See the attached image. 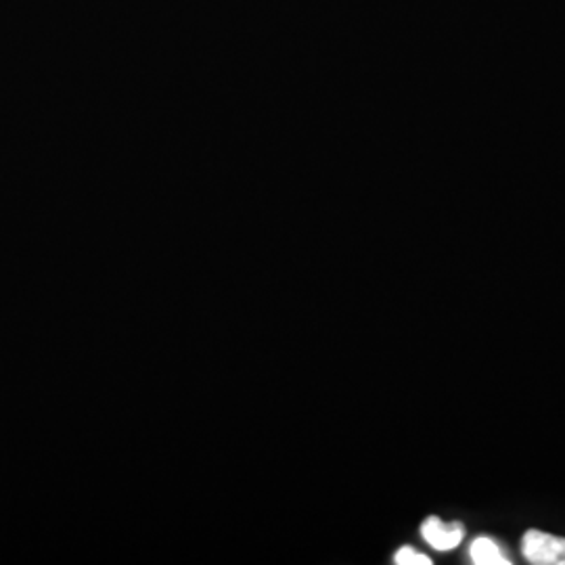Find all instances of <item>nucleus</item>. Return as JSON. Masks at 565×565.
Masks as SVG:
<instances>
[{
    "label": "nucleus",
    "mask_w": 565,
    "mask_h": 565,
    "mask_svg": "<svg viewBox=\"0 0 565 565\" xmlns=\"http://www.w3.org/2000/svg\"><path fill=\"white\" fill-rule=\"evenodd\" d=\"M524 557L534 565H565V539L530 530L524 536Z\"/></svg>",
    "instance_id": "1"
},
{
    "label": "nucleus",
    "mask_w": 565,
    "mask_h": 565,
    "mask_svg": "<svg viewBox=\"0 0 565 565\" xmlns=\"http://www.w3.org/2000/svg\"><path fill=\"white\" fill-rule=\"evenodd\" d=\"M422 536L425 543L436 551H452L461 545L465 536L463 524H445L440 518H427L422 525Z\"/></svg>",
    "instance_id": "2"
},
{
    "label": "nucleus",
    "mask_w": 565,
    "mask_h": 565,
    "mask_svg": "<svg viewBox=\"0 0 565 565\" xmlns=\"http://www.w3.org/2000/svg\"><path fill=\"white\" fill-rule=\"evenodd\" d=\"M469 555H471V562L476 565H509L511 559L507 557L505 551L501 548L499 543H494L492 539L488 536H480L471 543L469 548Z\"/></svg>",
    "instance_id": "3"
},
{
    "label": "nucleus",
    "mask_w": 565,
    "mask_h": 565,
    "mask_svg": "<svg viewBox=\"0 0 565 565\" xmlns=\"http://www.w3.org/2000/svg\"><path fill=\"white\" fill-rule=\"evenodd\" d=\"M394 562L398 565H431V559L424 555V553H419V551H415L413 546H403L396 555H394Z\"/></svg>",
    "instance_id": "4"
}]
</instances>
